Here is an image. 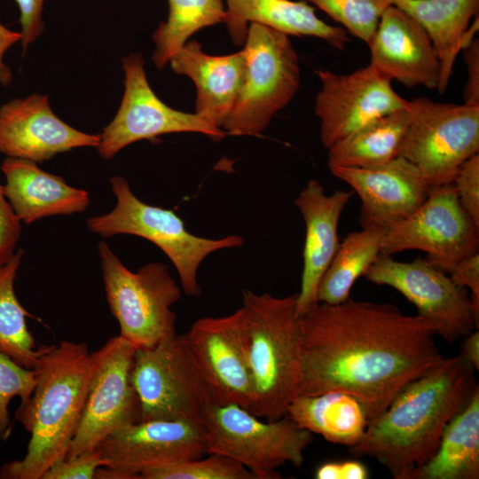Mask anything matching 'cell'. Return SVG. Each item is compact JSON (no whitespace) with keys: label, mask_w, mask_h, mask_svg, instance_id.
Masks as SVG:
<instances>
[{"label":"cell","mask_w":479,"mask_h":479,"mask_svg":"<svg viewBox=\"0 0 479 479\" xmlns=\"http://www.w3.org/2000/svg\"><path fill=\"white\" fill-rule=\"evenodd\" d=\"M298 396L328 391L359 400L373 422L408 383L444 357L432 325L386 302H318L299 317Z\"/></svg>","instance_id":"obj_1"},{"label":"cell","mask_w":479,"mask_h":479,"mask_svg":"<svg viewBox=\"0 0 479 479\" xmlns=\"http://www.w3.org/2000/svg\"><path fill=\"white\" fill-rule=\"evenodd\" d=\"M475 373L460 354L444 357L395 396L349 453L375 459L395 479H412L478 388Z\"/></svg>","instance_id":"obj_2"},{"label":"cell","mask_w":479,"mask_h":479,"mask_svg":"<svg viewBox=\"0 0 479 479\" xmlns=\"http://www.w3.org/2000/svg\"><path fill=\"white\" fill-rule=\"evenodd\" d=\"M33 369V395L15 415L30 434L27 452L4 464L0 478L42 479L66 458L81 420L91 373L88 346L71 341L44 345Z\"/></svg>","instance_id":"obj_3"},{"label":"cell","mask_w":479,"mask_h":479,"mask_svg":"<svg viewBox=\"0 0 479 479\" xmlns=\"http://www.w3.org/2000/svg\"><path fill=\"white\" fill-rule=\"evenodd\" d=\"M297 294L276 297L243 292L247 357L253 402L249 412L267 420L287 415L302 380V340Z\"/></svg>","instance_id":"obj_4"},{"label":"cell","mask_w":479,"mask_h":479,"mask_svg":"<svg viewBox=\"0 0 479 479\" xmlns=\"http://www.w3.org/2000/svg\"><path fill=\"white\" fill-rule=\"evenodd\" d=\"M109 180L115 206L108 213L90 217L88 230L105 239L130 234L153 243L173 263L182 291L188 296L197 297L201 294L198 270L208 255L244 244V238L239 235L222 239L194 235L186 230L184 221L173 210L140 200L123 177L114 176Z\"/></svg>","instance_id":"obj_5"},{"label":"cell","mask_w":479,"mask_h":479,"mask_svg":"<svg viewBox=\"0 0 479 479\" xmlns=\"http://www.w3.org/2000/svg\"><path fill=\"white\" fill-rule=\"evenodd\" d=\"M106 298L120 334L137 349L149 348L177 334L171 306L182 289L167 265L152 262L130 271L106 242L98 246Z\"/></svg>","instance_id":"obj_6"},{"label":"cell","mask_w":479,"mask_h":479,"mask_svg":"<svg viewBox=\"0 0 479 479\" xmlns=\"http://www.w3.org/2000/svg\"><path fill=\"white\" fill-rule=\"evenodd\" d=\"M243 83L222 130L232 136H257L290 103L300 85V66L289 35L249 24L242 49Z\"/></svg>","instance_id":"obj_7"},{"label":"cell","mask_w":479,"mask_h":479,"mask_svg":"<svg viewBox=\"0 0 479 479\" xmlns=\"http://www.w3.org/2000/svg\"><path fill=\"white\" fill-rule=\"evenodd\" d=\"M207 454L227 456L248 469L255 479H278V468L290 463L300 467L313 434L287 415L263 420L236 404H216L201 420Z\"/></svg>","instance_id":"obj_8"},{"label":"cell","mask_w":479,"mask_h":479,"mask_svg":"<svg viewBox=\"0 0 479 479\" xmlns=\"http://www.w3.org/2000/svg\"><path fill=\"white\" fill-rule=\"evenodd\" d=\"M131 381L140 401L141 420L201 422L206 411L217 404L186 333L137 349Z\"/></svg>","instance_id":"obj_9"},{"label":"cell","mask_w":479,"mask_h":479,"mask_svg":"<svg viewBox=\"0 0 479 479\" xmlns=\"http://www.w3.org/2000/svg\"><path fill=\"white\" fill-rule=\"evenodd\" d=\"M398 156L412 163L428 185L452 184L461 164L479 151V105L417 98Z\"/></svg>","instance_id":"obj_10"},{"label":"cell","mask_w":479,"mask_h":479,"mask_svg":"<svg viewBox=\"0 0 479 479\" xmlns=\"http://www.w3.org/2000/svg\"><path fill=\"white\" fill-rule=\"evenodd\" d=\"M136 349L118 335L90 353L87 397L65 459L91 452L116 429L141 420L140 401L131 381Z\"/></svg>","instance_id":"obj_11"},{"label":"cell","mask_w":479,"mask_h":479,"mask_svg":"<svg viewBox=\"0 0 479 479\" xmlns=\"http://www.w3.org/2000/svg\"><path fill=\"white\" fill-rule=\"evenodd\" d=\"M478 247L479 227L461 207L453 185L447 184L431 186L413 213L386 228L381 255L421 250L432 264L449 274Z\"/></svg>","instance_id":"obj_12"},{"label":"cell","mask_w":479,"mask_h":479,"mask_svg":"<svg viewBox=\"0 0 479 479\" xmlns=\"http://www.w3.org/2000/svg\"><path fill=\"white\" fill-rule=\"evenodd\" d=\"M364 277L403 294L445 342L452 343L478 329L479 314L467 290L428 259L400 262L380 255Z\"/></svg>","instance_id":"obj_13"},{"label":"cell","mask_w":479,"mask_h":479,"mask_svg":"<svg viewBox=\"0 0 479 479\" xmlns=\"http://www.w3.org/2000/svg\"><path fill=\"white\" fill-rule=\"evenodd\" d=\"M140 53L122 59L124 92L112 122L99 134L97 150L105 160L114 158L122 149L137 141L170 133L195 132L214 141L226 136L195 113L174 109L162 102L151 88Z\"/></svg>","instance_id":"obj_14"},{"label":"cell","mask_w":479,"mask_h":479,"mask_svg":"<svg viewBox=\"0 0 479 479\" xmlns=\"http://www.w3.org/2000/svg\"><path fill=\"white\" fill-rule=\"evenodd\" d=\"M98 448L106 465L94 479H140L145 468L207 454L202 423L185 420H141L116 429Z\"/></svg>","instance_id":"obj_15"},{"label":"cell","mask_w":479,"mask_h":479,"mask_svg":"<svg viewBox=\"0 0 479 479\" xmlns=\"http://www.w3.org/2000/svg\"><path fill=\"white\" fill-rule=\"evenodd\" d=\"M317 75L321 89L315 114L326 149L371 121L409 106V100L393 89L392 80L370 64L349 74L320 69Z\"/></svg>","instance_id":"obj_16"},{"label":"cell","mask_w":479,"mask_h":479,"mask_svg":"<svg viewBox=\"0 0 479 479\" xmlns=\"http://www.w3.org/2000/svg\"><path fill=\"white\" fill-rule=\"evenodd\" d=\"M186 335L217 404H236L249 410L253 389L247 357L244 309L241 307L224 317L199 318Z\"/></svg>","instance_id":"obj_17"},{"label":"cell","mask_w":479,"mask_h":479,"mask_svg":"<svg viewBox=\"0 0 479 479\" xmlns=\"http://www.w3.org/2000/svg\"><path fill=\"white\" fill-rule=\"evenodd\" d=\"M99 134L78 130L51 110L46 95L14 98L0 107V153L43 162L75 148L96 147Z\"/></svg>","instance_id":"obj_18"},{"label":"cell","mask_w":479,"mask_h":479,"mask_svg":"<svg viewBox=\"0 0 479 479\" xmlns=\"http://www.w3.org/2000/svg\"><path fill=\"white\" fill-rule=\"evenodd\" d=\"M329 169L358 196L362 227L387 228L406 218L425 201L430 188L420 170L401 156L376 168Z\"/></svg>","instance_id":"obj_19"},{"label":"cell","mask_w":479,"mask_h":479,"mask_svg":"<svg viewBox=\"0 0 479 479\" xmlns=\"http://www.w3.org/2000/svg\"><path fill=\"white\" fill-rule=\"evenodd\" d=\"M370 65L408 88L437 90L441 63L426 30L400 8L390 5L381 15L368 44Z\"/></svg>","instance_id":"obj_20"},{"label":"cell","mask_w":479,"mask_h":479,"mask_svg":"<svg viewBox=\"0 0 479 479\" xmlns=\"http://www.w3.org/2000/svg\"><path fill=\"white\" fill-rule=\"evenodd\" d=\"M352 195V191L343 190L326 194L318 180L310 179L294 200L305 224L298 317L318 304V287L339 247V221Z\"/></svg>","instance_id":"obj_21"},{"label":"cell","mask_w":479,"mask_h":479,"mask_svg":"<svg viewBox=\"0 0 479 479\" xmlns=\"http://www.w3.org/2000/svg\"><path fill=\"white\" fill-rule=\"evenodd\" d=\"M169 63L175 73L194 82L195 114L222 130L244 81L247 60L243 50L214 56L204 52L202 45L192 40Z\"/></svg>","instance_id":"obj_22"},{"label":"cell","mask_w":479,"mask_h":479,"mask_svg":"<svg viewBox=\"0 0 479 479\" xmlns=\"http://www.w3.org/2000/svg\"><path fill=\"white\" fill-rule=\"evenodd\" d=\"M5 176V196L21 223L82 213L90 205L89 192L63 177L40 169L36 162L6 157L0 167Z\"/></svg>","instance_id":"obj_23"},{"label":"cell","mask_w":479,"mask_h":479,"mask_svg":"<svg viewBox=\"0 0 479 479\" xmlns=\"http://www.w3.org/2000/svg\"><path fill=\"white\" fill-rule=\"evenodd\" d=\"M224 24L234 44L245 43L249 24L257 23L287 35L313 36L340 51L349 42L347 31L326 23L302 0H224Z\"/></svg>","instance_id":"obj_24"},{"label":"cell","mask_w":479,"mask_h":479,"mask_svg":"<svg viewBox=\"0 0 479 479\" xmlns=\"http://www.w3.org/2000/svg\"><path fill=\"white\" fill-rule=\"evenodd\" d=\"M431 38L441 63L438 92L448 85L458 53L478 29L479 0H393Z\"/></svg>","instance_id":"obj_25"},{"label":"cell","mask_w":479,"mask_h":479,"mask_svg":"<svg viewBox=\"0 0 479 479\" xmlns=\"http://www.w3.org/2000/svg\"><path fill=\"white\" fill-rule=\"evenodd\" d=\"M287 415L312 434L349 448L359 442L368 426L359 400L342 391L298 396L288 405Z\"/></svg>","instance_id":"obj_26"},{"label":"cell","mask_w":479,"mask_h":479,"mask_svg":"<svg viewBox=\"0 0 479 479\" xmlns=\"http://www.w3.org/2000/svg\"><path fill=\"white\" fill-rule=\"evenodd\" d=\"M479 478V388L445 428L436 453L412 479Z\"/></svg>","instance_id":"obj_27"},{"label":"cell","mask_w":479,"mask_h":479,"mask_svg":"<svg viewBox=\"0 0 479 479\" xmlns=\"http://www.w3.org/2000/svg\"><path fill=\"white\" fill-rule=\"evenodd\" d=\"M409 122V106L371 121L327 148L328 168L371 169L388 163L398 156Z\"/></svg>","instance_id":"obj_28"},{"label":"cell","mask_w":479,"mask_h":479,"mask_svg":"<svg viewBox=\"0 0 479 479\" xmlns=\"http://www.w3.org/2000/svg\"><path fill=\"white\" fill-rule=\"evenodd\" d=\"M386 228L364 226L349 233L342 242L318 287V302L337 304L348 300L350 290L358 278L381 255V242Z\"/></svg>","instance_id":"obj_29"},{"label":"cell","mask_w":479,"mask_h":479,"mask_svg":"<svg viewBox=\"0 0 479 479\" xmlns=\"http://www.w3.org/2000/svg\"><path fill=\"white\" fill-rule=\"evenodd\" d=\"M166 21L159 23L152 35L155 44L152 59L162 69L199 30L224 23L226 16L224 0H168Z\"/></svg>","instance_id":"obj_30"},{"label":"cell","mask_w":479,"mask_h":479,"mask_svg":"<svg viewBox=\"0 0 479 479\" xmlns=\"http://www.w3.org/2000/svg\"><path fill=\"white\" fill-rule=\"evenodd\" d=\"M24 251L18 249L8 262L0 263V349L20 365L33 369L43 346H36L27 324L31 315L14 291Z\"/></svg>","instance_id":"obj_31"},{"label":"cell","mask_w":479,"mask_h":479,"mask_svg":"<svg viewBox=\"0 0 479 479\" xmlns=\"http://www.w3.org/2000/svg\"><path fill=\"white\" fill-rule=\"evenodd\" d=\"M145 468L140 479H255L240 463L217 453Z\"/></svg>","instance_id":"obj_32"},{"label":"cell","mask_w":479,"mask_h":479,"mask_svg":"<svg viewBox=\"0 0 479 479\" xmlns=\"http://www.w3.org/2000/svg\"><path fill=\"white\" fill-rule=\"evenodd\" d=\"M313 4L348 33L365 42H371L383 12L393 0H302Z\"/></svg>","instance_id":"obj_33"},{"label":"cell","mask_w":479,"mask_h":479,"mask_svg":"<svg viewBox=\"0 0 479 479\" xmlns=\"http://www.w3.org/2000/svg\"><path fill=\"white\" fill-rule=\"evenodd\" d=\"M34 369L27 368L0 349V438L6 439L12 423L8 405L16 397L20 398V407L26 406L35 388Z\"/></svg>","instance_id":"obj_34"},{"label":"cell","mask_w":479,"mask_h":479,"mask_svg":"<svg viewBox=\"0 0 479 479\" xmlns=\"http://www.w3.org/2000/svg\"><path fill=\"white\" fill-rule=\"evenodd\" d=\"M461 207L479 227V154L465 161L452 183Z\"/></svg>","instance_id":"obj_35"},{"label":"cell","mask_w":479,"mask_h":479,"mask_svg":"<svg viewBox=\"0 0 479 479\" xmlns=\"http://www.w3.org/2000/svg\"><path fill=\"white\" fill-rule=\"evenodd\" d=\"M106 462L98 448L52 465L42 479H93L97 469Z\"/></svg>","instance_id":"obj_36"},{"label":"cell","mask_w":479,"mask_h":479,"mask_svg":"<svg viewBox=\"0 0 479 479\" xmlns=\"http://www.w3.org/2000/svg\"><path fill=\"white\" fill-rule=\"evenodd\" d=\"M21 232V222L9 203L0 183V263L8 262L15 252Z\"/></svg>","instance_id":"obj_37"},{"label":"cell","mask_w":479,"mask_h":479,"mask_svg":"<svg viewBox=\"0 0 479 479\" xmlns=\"http://www.w3.org/2000/svg\"><path fill=\"white\" fill-rule=\"evenodd\" d=\"M20 15L21 46L23 52L42 34L44 23L42 19L44 0H15Z\"/></svg>","instance_id":"obj_38"},{"label":"cell","mask_w":479,"mask_h":479,"mask_svg":"<svg viewBox=\"0 0 479 479\" xmlns=\"http://www.w3.org/2000/svg\"><path fill=\"white\" fill-rule=\"evenodd\" d=\"M449 275L458 286L470 291L474 309L479 314V252L459 262Z\"/></svg>","instance_id":"obj_39"},{"label":"cell","mask_w":479,"mask_h":479,"mask_svg":"<svg viewBox=\"0 0 479 479\" xmlns=\"http://www.w3.org/2000/svg\"><path fill=\"white\" fill-rule=\"evenodd\" d=\"M316 479H367L368 468L358 460L327 461L319 465L315 472Z\"/></svg>","instance_id":"obj_40"},{"label":"cell","mask_w":479,"mask_h":479,"mask_svg":"<svg viewBox=\"0 0 479 479\" xmlns=\"http://www.w3.org/2000/svg\"><path fill=\"white\" fill-rule=\"evenodd\" d=\"M467 66V82L464 88V103L479 105V40L473 38L463 49Z\"/></svg>","instance_id":"obj_41"},{"label":"cell","mask_w":479,"mask_h":479,"mask_svg":"<svg viewBox=\"0 0 479 479\" xmlns=\"http://www.w3.org/2000/svg\"><path fill=\"white\" fill-rule=\"evenodd\" d=\"M21 33L9 29L0 22V83L8 87L12 82L11 68L4 62V53L13 44L21 41Z\"/></svg>","instance_id":"obj_42"},{"label":"cell","mask_w":479,"mask_h":479,"mask_svg":"<svg viewBox=\"0 0 479 479\" xmlns=\"http://www.w3.org/2000/svg\"><path fill=\"white\" fill-rule=\"evenodd\" d=\"M459 354L475 371L479 370V332L477 329L464 337Z\"/></svg>","instance_id":"obj_43"}]
</instances>
